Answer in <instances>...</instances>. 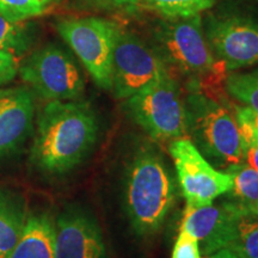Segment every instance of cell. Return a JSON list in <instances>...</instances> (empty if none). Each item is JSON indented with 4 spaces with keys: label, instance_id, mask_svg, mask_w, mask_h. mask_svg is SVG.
Masks as SVG:
<instances>
[{
    "label": "cell",
    "instance_id": "cell-1",
    "mask_svg": "<svg viewBox=\"0 0 258 258\" xmlns=\"http://www.w3.org/2000/svg\"><path fill=\"white\" fill-rule=\"evenodd\" d=\"M98 121L88 102L50 101L37 117L30 164L47 176H60L80 165L98 138Z\"/></svg>",
    "mask_w": 258,
    "mask_h": 258
},
{
    "label": "cell",
    "instance_id": "cell-2",
    "mask_svg": "<svg viewBox=\"0 0 258 258\" xmlns=\"http://www.w3.org/2000/svg\"><path fill=\"white\" fill-rule=\"evenodd\" d=\"M188 137L209 163L220 169L244 163V146L235 114L213 95L206 82L188 80L184 93Z\"/></svg>",
    "mask_w": 258,
    "mask_h": 258
},
{
    "label": "cell",
    "instance_id": "cell-3",
    "mask_svg": "<svg viewBox=\"0 0 258 258\" xmlns=\"http://www.w3.org/2000/svg\"><path fill=\"white\" fill-rule=\"evenodd\" d=\"M206 40L226 73L258 66V3L218 0L202 14Z\"/></svg>",
    "mask_w": 258,
    "mask_h": 258
},
{
    "label": "cell",
    "instance_id": "cell-4",
    "mask_svg": "<svg viewBox=\"0 0 258 258\" xmlns=\"http://www.w3.org/2000/svg\"><path fill=\"white\" fill-rule=\"evenodd\" d=\"M147 41L171 70L188 80L206 82L226 73L215 60L202 27V15L188 17L153 16L147 23Z\"/></svg>",
    "mask_w": 258,
    "mask_h": 258
},
{
    "label": "cell",
    "instance_id": "cell-5",
    "mask_svg": "<svg viewBox=\"0 0 258 258\" xmlns=\"http://www.w3.org/2000/svg\"><path fill=\"white\" fill-rule=\"evenodd\" d=\"M175 183L157 153L140 151L129 164L124 202L131 224L138 234L156 233L175 202Z\"/></svg>",
    "mask_w": 258,
    "mask_h": 258
},
{
    "label": "cell",
    "instance_id": "cell-6",
    "mask_svg": "<svg viewBox=\"0 0 258 258\" xmlns=\"http://www.w3.org/2000/svg\"><path fill=\"white\" fill-rule=\"evenodd\" d=\"M127 109L133 120L156 140L188 137L184 93L170 72L127 98Z\"/></svg>",
    "mask_w": 258,
    "mask_h": 258
},
{
    "label": "cell",
    "instance_id": "cell-7",
    "mask_svg": "<svg viewBox=\"0 0 258 258\" xmlns=\"http://www.w3.org/2000/svg\"><path fill=\"white\" fill-rule=\"evenodd\" d=\"M55 28L98 88L111 91L112 53L118 23L98 16L59 18Z\"/></svg>",
    "mask_w": 258,
    "mask_h": 258
},
{
    "label": "cell",
    "instance_id": "cell-8",
    "mask_svg": "<svg viewBox=\"0 0 258 258\" xmlns=\"http://www.w3.org/2000/svg\"><path fill=\"white\" fill-rule=\"evenodd\" d=\"M18 72L41 98L46 101H79L85 82L76 61L63 48L48 43L19 64Z\"/></svg>",
    "mask_w": 258,
    "mask_h": 258
},
{
    "label": "cell",
    "instance_id": "cell-9",
    "mask_svg": "<svg viewBox=\"0 0 258 258\" xmlns=\"http://www.w3.org/2000/svg\"><path fill=\"white\" fill-rule=\"evenodd\" d=\"M166 73L169 70L148 41L118 24L111 72V91L116 98L127 99Z\"/></svg>",
    "mask_w": 258,
    "mask_h": 258
},
{
    "label": "cell",
    "instance_id": "cell-10",
    "mask_svg": "<svg viewBox=\"0 0 258 258\" xmlns=\"http://www.w3.org/2000/svg\"><path fill=\"white\" fill-rule=\"evenodd\" d=\"M169 152L175 163L186 208L206 207L232 190V177L226 171L215 169L190 139L171 141Z\"/></svg>",
    "mask_w": 258,
    "mask_h": 258
},
{
    "label": "cell",
    "instance_id": "cell-11",
    "mask_svg": "<svg viewBox=\"0 0 258 258\" xmlns=\"http://www.w3.org/2000/svg\"><path fill=\"white\" fill-rule=\"evenodd\" d=\"M55 258H106L98 222L85 209L67 207L55 221Z\"/></svg>",
    "mask_w": 258,
    "mask_h": 258
},
{
    "label": "cell",
    "instance_id": "cell-12",
    "mask_svg": "<svg viewBox=\"0 0 258 258\" xmlns=\"http://www.w3.org/2000/svg\"><path fill=\"white\" fill-rule=\"evenodd\" d=\"M35 96L23 86L0 89V161L17 156L34 131Z\"/></svg>",
    "mask_w": 258,
    "mask_h": 258
},
{
    "label": "cell",
    "instance_id": "cell-13",
    "mask_svg": "<svg viewBox=\"0 0 258 258\" xmlns=\"http://www.w3.org/2000/svg\"><path fill=\"white\" fill-rule=\"evenodd\" d=\"M241 209L233 202L190 209L185 208L180 230L199 240L200 250L206 256L221 249H228Z\"/></svg>",
    "mask_w": 258,
    "mask_h": 258
},
{
    "label": "cell",
    "instance_id": "cell-14",
    "mask_svg": "<svg viewBox=\"0 0 258 258\" xmlns=\"http://www.w3.org/2000/svg\"><path fill=\"white\" fill-rule=\"evenodd\" d=\"M6 258H55V222L48 213L28 214L21 238Z\"/></svg>",
    "mask_w": 258,
    "mask_h": 258
},
{
    "label": "cell",
    "instance_id": "cell-15",
    "mask_svg": "<svg viewBox=\"0 0 258 258\" xmlns=\"http://www.w3.org/2000/svg\"><path fill=\"white\" fill-rule=\"evenodd\" d=\"M28 218L27 201L21 192L0 186V258H6L21 238Z\"/></svg>",
    "mask_w": 258,
    "mask_h": 258
},
{
    "label": "cell",
    "instance_id": "cell-16",
    "mask_svg": "<svg viewBox=\"0 0 258 258\" xmlns=\"http://www.w3.org/2000/svg\"><path fill=\"white\" fill-rule=\"evenodd\" d=\"M232 177V202L241 211L258 217V171L247 163L232 165L225 170Z\"/></svg>",
    "mask_w": 258,
    "mask_h": 258
},
{
    "label": "cell",
    "instance_id": "cell-17",
    "mask_svg": "<svg viewBox=\"0 0 258 258\" xmlns=\"http://www.w3.org/2000/svg\"><path fill=\"white\" fill-rule=\"evenodd\" d=\"M35 41V28L28 22H14L0 15V50L16 57L24 55Z\"/></svg>",
    "mask_w": 258,
    "mask_h": 258
},
{
    "label": "cell",
    "instance_id": "cell-18",
    "mask_svg": "<svg viewBox=\"0 0 258 258\" xmlns=\"http://www.w3.org/2000/svg\"><path fill=\"white\" fill-rule=\"evenodd\" d=\"M225 89L235 101L258 111V66L228 73L225 78Z\"/></svg>",
    "mask_w": 258,
    "mask_h": 258
},
{
    "label": "cell",
    "instance_id": "cell-19",
    "mask_svg": "<svg viewBox=\"0 0 258 258\" xmlns=\"http://www.w3.org/2000/svg\"><path fill=\"white\" fill-rule=\"evenodd\" d=\"M228 250L239 258H258V217L240 212Z\"/></svg>",
    "mask_w": 258,
    "mask_h": 258
},
{
    "label": "cell",
    "instance_id": "cell-20",
    "mask_svg": "<svg viewBox=\"0 0 258 258\" xmlns=\"http://www.w3.org/2000/svg\"><path fill=\"white\" fill-rule=\"evenodd\" d=\"M218 0H140L139 6L159 17H188L202 15Z\"/></svg>",
    "mask_w": 258,
    "mask_h": 258
},
{
    "label": "cell",
    "instance_id": "cell-21",
    "mask_svg": "<svg viewBox=\"0 0 258 258\" xmlns=\"http://www.w3.org/2000/svg\"><path fill=\"white\" fill-rule=\"evenodd\" d=\"M61 0H0V15L14 22H27L48 14Z\"/></svg>",
    "mask_w": 258,
    "mask_h": 258
},
{
    "label": "cell",
    "instance_id": "cell-22",
    "mask_svg": "<svg viewBox=\"0 0 258 258\" xmlns=\"http://www.w3.org/2000/svg\"><path fill=\"white\" fill-rule=\"evenodd\" d=\"M73 4L79 11L132 14L139 8L140 0H73Z\"/></svg>",
    "mask_w": 258,
    "mask_h": 258
},
{
    "label": "cell",
    "instance_id": "cell-23",
    "mask_svg": "<svg viewBox=\"0 0 258 258\" xmlns=\"http://www.w3.org/2000/svg\"><path fill=\"white\" fill-rule=\"evenodd\" d=\"M237 122L243 139L245 161L258 171V131L240 118H237Z\"/></svg>",
    "mask_w": 258,
    "mask_h": 258
},
{
    "label": "cell",
    "instance_id": "cell-24",
    "mask_svg": "<svg viewBox=\"0 0 258 258\" xmlns=\"http://www.w3.org/2000/svg\"><path fill=\"white\" fill-rule=\"evenodd\" d=\"M171 258H201L199 240L188 232L180 230Z\"/></svg>",
    "mask_w": 258,
    "mask_h": 258
},
{
    "label": "cell",
    "instance_id": "cell-25",
    "mask_svg": "<svg viewBox=\"0 0 258 258\" xmlns=\"http://www.w3.org/2000/svg\"><path fill=\"white\" fill-rule=\"evenodd\" d=\"M18 69L19 63L17 57L0 50V86L12 82L17 76Z\"/></svg>",
    "mask_w": 258,
    "mask_h": 258
},
{
    "label": "cell",
    "instance_id": "cell-26",
    "mask_svg": "<svg viewBox=\"0 0 258 258\" xmlns=\"http://www.w3.org/2000/svg\"><path fill=\"white\" fill-rule=\"evenodd\" d=\"M235 117L240 118L247 123H250L254 129L258 131V111H254L247 106H239L235 110Z\"/></svg>",
    "mask_w": 258,
    "mask_h": 258
},
{
    "label": "cell",
    "instance_id": "cell-27",
    "mask_svg": "<svg viewBox=\"0 0 258 258\" xmlns=\"http://www.w3.org/2000/svg\"><path fill=\"white\" fill-rule=\"evenodd\" d=\"M205 258H239V257L235 256V254L228 249H221V250L215 251V252H213L211 254H208V256H206Z\"/></svg>",
    "mask_w": 258,
    "mask_h": 258
},
{
    "label": "cell",
    "instance_id": "cell-28",
    "mask_svg": "<svg viewBox=\"0 0 258 258\" xmlns=\"http://www.w3.org/2000/svg\"><path fill=\"white\" fill-rule=\"evenodd\" d=\"M254 2H257V3H258V0H254Z\"/></svg>",
    "mask_w": 258,
    "mask_h": 258
}]
</instances>
